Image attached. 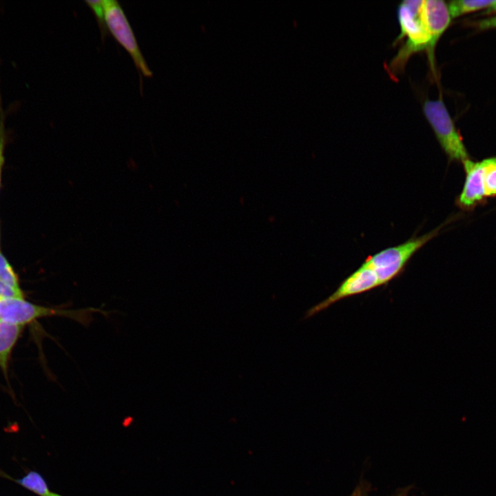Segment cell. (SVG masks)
I'll return each mask as SVG.
<instances>
[{"mask_svg":"<svg viewBox=\"0 0 496 496\" xmlns=\"http://www.w3.org/2000/svg\"><path fill=\"white\" fill-rule=\"evenodd\" d=\"M100 312L109 315L110 311L96 308L63 309L46 307L25 301L23 298L0 299V320L23 326L43 317L61 316L68 318L83 325L89 326L93 320V313Z\"/></svg>","mask_w":496,"mask_h":496,"instance_id":"1","label":"cell"},{"mask_svg":"<svg viewBox=\"0 0 496 496\" xmlns=\"http://www.w3.org/2000/svg\"><path fill=\"white\" fill-rule=\"evenodd\" d=\"M441 228L439 227L426 234L385 249L369 257L364 263L375 271L381 286L386 285L402 273L411 257L434 238Z\"/></svg>","mask_w":496,"mask_h":496,"instance_id":"2","label":"cell"},{"mask_svg":"<svg viewBox=\"0 0 496 496\" xmlns=\"http://www.w3.org/2000/svg\"><path fill=\"white\" fill-rule=\"evenodd\" d=\"M423 112L448 158L462 164L470 159L462 138L442 99L427 100Z\"/></svg>","mask_w":496,"mask_h":496,"instance_id":"3","label":"cell"},{"mask_svg":"<svg viewBox=\"0 0 496 496\" xmlns=\"http://www.w3.org/2000/svg\"><path fill=\"white\" fill-rule=\"evenodd\" d=\"M421 12H411L402 3L398 7L397 17L400 26V34L395 41L397 43L405 37L407 39L391 61V67L397 71L402 70L409 58L413 54L422 50H427L428 53L430 39L422 25Z\"/></svg>","mask_w":496,"mask_h":496,"instance_id":"4","label":"cell"},{"mask_svg":"<svg viewBox=\"0 0 496 496\" xmlns=\"http://www.w3.org/2000/svg\"><path fill=\"white\" fill-rule=\"evenodd\" d=\"M107 30L131 56L139 73L152 76L141 51L136 38L120 3L115 0H103Z\"/></svg>","mask_w":496,"mask_h":496,"instance_id":"5","label":"cell"},{"mask_svg":"<svg viewBox=\"0 0 496 496\" xmlns=\"http://www.w3.org/2000/svg\"><path fill=\"white\" fill-rule=\"evenodd\" d=\"M380 286L375 271L363 263L344 280L331 295L309 309L305 312L304 320L311 318L341 300L367 292Z\"/></svg>","mask_w":496,"mask_h":496,"instance_id":"6","label":"cell"},{"mask_svg":"<svg viewBox=\"0 0 496 496\" xmlns=\"http://www.w3.org/2000/svg\"><path fill=\"white\" fill-rule=\"evenodd\" d=\"M451 19L447 4L444 1H424L421 20L430 39L428 54L431 62L433 61L436 44L448 27Z\"/></svg>","mask_w":496,"mask_h":496,"instance_id":"7","label":"cell"},{"mask_svg":"<svg viewBox=\"0 0 496 496\" xmlns=\"http://www.w3.org/2000/svg\"><path fill=\"white\" fill-rule=\"evenodd\" d=\"M465 180L462 190L458 196L456 204L464 211H471L485 203V196L482 170L480 161L471 159L464 163Z\"/></svg>","mask_w":496,"mask_h":496,"instance_id":"8","label":"cell"},{"mask_svg":"<svg viewBox=\"0 0 496 496\" xmlns=\"http://www.w3.org/2000/svg\"><path fill=\"white\" fill-rule=\"evenodd\" d=\"M22 329V326L0 320V366L6 373L10 353Z\"/></svg>","mask_w":496,"mask_h":496,"instance_id":"9","label":"cell"},{"mask_svg":"<svg viewBox=\"0 0 496 496\" xmlns=\"http://www.w3.org/2000/svg\"><path fill=\"white\" fill-rule=\"evenodd\" d=\"M493 1V0H455L449 1L447 7L452 19L484 8L488 9Z\"/></svg>","mask_w":496,"mask_h":496,"instance_id":"10","label":"cell"},{"mask_svg":"<svg viewBox=\"0 0 496 496\" xmlns=\"http://www.w3.org/2000/svg\"><path fill=\"white\" fill-rule=\"evenodd\" d=\"M485 196L496 197V156L480 161Z\"/></svg>","mask_w":496,"mask_h":496,"instance_id":"11","label":"cell"},{"mask_svg":"<svg viewBox=\"0 0 496 496\" xmlns=\"http://www.w3.org/2000/svg\"><path fill=\"white\" fill-rule=\"evenodd\" d=\"M18 482L40 496H48L50 492L44 479L36 472H30Z\"/></svg>","mask_w":496,"mask_h":496,"instance_id":"12","label":"cell"},{"mask_svg":"<svg viewBox=\"0 0 496 496\" xmlns=\"http://www.w3.org/2000/svg\"><path fill=\"white\" fill-rule=\"evenodd\" d=\"M0 280L11 287L21 290L17 277L7 259L0 251Z\"/></svg>","mask_w":496,"mask_h":496,"instance_id":"13","label":"cell"},{"mask_svg":"<svg viewBox=\"0 0 496 496\" xmlns=\"http://www.w3.org/2000/svg\"><path fill=\"white\" fill-rule=\"evenodd\" d=\"M85 2L91 8L96 17L102 37H105L108 30L105 23L103 0H85Z\"/></svg>","mask_w":496,"mask_h":496,"instance_id":"14","label":"cell"},{"mask_svg":"<svg viewBox=\"0 0 496 496\" xmlns=\"http://www.w3.org/2000/svg\"><path fill=\"white\" fill-rule=\"evenodd\" d=\"M5 117V113L2 107L1 97L0 94V186L1 168L4 162L3 153L6 143V130L4 124Z\"/></svg>","mask_w":496,"mask_h":496,"instance_id":"15","label":"cell"},{"mask_svg":"<svg viewBox=\"0 0 496 496\" xmlns=\"http://www.w3.org/2000/svg\"><path fill=\"white\" fill-rule=\"evenodd\" d=\"M7 298H23V293L0 280V299Z\"/></svg>","mask_w":496,"mask_h":496,"instance_id":"16","label":"cell"},{"mask_svg":"<svg viewBox=\"0 0 496 496\" xmlns=\"http://www.w3.org/2000/svg\"><path fill=\"white\" fill-rule=\"evenodd\" d=\"M475 25L481 30L496 28V15L480 20L476 22Z\"/></svg>","mask_w":496,"mask_h":496,"instance_id":"17","label":"cell"},{"mask_svg":"<svg viewBox=\"0 0 496 496\" xmlns=\"http://www.w3.org/2000/svg\"><path fill=\"white\" fill-rule=\"evenodd\" d=\"M367 492L366 486L364 484H360L350 496H364Z\"/></svg>","mask_w":496,"mask_h":496,"instance_id":"18","label":"cell"},{"mask_svg":"<svg viewBox=\"0 0 496 496\" xmlns=\"http://www.w3.org/2000/svg\"><path fill=\"white\" fill-rule=\"evenodd\" d=\"M411 488H412L411 486L398 490L396 493L393 495L392 496H408V493ZM364 496H368L367 493L365 494Z\"/></svg>","mask_w":496,"mask_h":496,"instance_id":"19","label":"cell"},{"mask_svg":"<svg viewBox=\"0 0 496 496\" xmlns=\"http://www.w3.org/2000/svg\"><path fill=\"white\" fill-rule=\"evenodd\" d=\"M488 10L496 12V1H493V5L491 6L490 8H488Z\"/></svg>","mask_w":496,"mask_h":496,"instance_id":"20","label":"cell"}]
</instances>
